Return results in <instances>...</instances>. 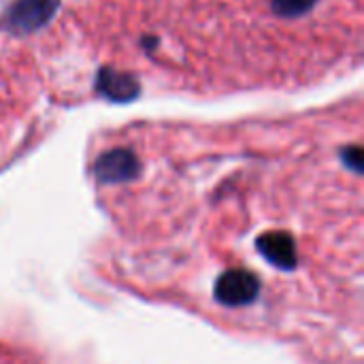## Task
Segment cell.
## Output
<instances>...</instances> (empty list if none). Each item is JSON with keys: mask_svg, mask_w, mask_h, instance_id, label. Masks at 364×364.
Masks as SVG:
<instances>
[{"mask_svg": "<svg viewBox=\"0 0 364 364\" xmlns=\"http://www.w3.org/2000/svg\"><path fill=\"white\" fill-rule=\"evenodd\" d=\"M60 0H15L4 11L0 26L15 36L32 34L45 28L58 13Z\"/></svg>", "mask_w": 364, "mask_h": 364, "instance_id": "cell-1", "label": "cell"}, {"mask_svg": "<svg viewBox=\"0 0 364 364\" xmlns=\"http://www.w3.org/2000/svg\"><path fill=\"white\" fill-rule=\"evenodd\" d=\"M260 292V282L245 269H232L220 275L215 284V299L228 307H241L252 303Z\"/></svg>", "mask_w": 364, "mask_h": 364, "instance_id": "cell-2", "label": "cell"}, {"mask_svg": "<svg viewBox=\"0 0 364 364\" xmlns=\"http://www.w3.org/2000/svg\"><path fill=\"white\" fill-rule=\"evenodd\" d=\"M141 173L139 158L134 156L132 149H111L105 151L96 162H94V175L100 183H126L132 181Z\"/></svg>", "mask_w": 364, "mask_h": 364, "instance_id": "cell-3", "label": "cell"}, {"mask_svg": "<svg viewBox=\"0 0 364 364\" xmlns=\"http://www.w3.org/2000/svg\"><path fill=\"white\" fill-rule=\"evenodd\" d=\"M96 90L100 96L113 102H130L141 94L139 79L130 73L105 66L96 75Z\"/></svg>", "mask_w": 364, "mask_h": 364, "instance_id": "cell-4", "label": "cell"}, {"mask_svg": "<svg viewBox=\"0 0 364 364\" xmlns=\"http://www.w3.org/2000/svg\"><path fill=\"white\" fill-rule=\"evenodd\" d=\"M256 245H258V252L273 267H279L284 271H292L296 267L299 258H296V245H294L292 235H288L284 230H273V232L258 237Z\"/></svg>", "mask_w": 364, "mask_h": 364, "instance_id": "cell-5", "label": "cell"}, {"mask_svg": "<svg viewBox=\"0 0 364 364\" xmlns=\"http://www.w3.org/2000/svg\"><path fill=\"white\" fill-rule=\"evenodd\" d=\"M318 0H273L271 2V9L275 15L279 17H299V15H305L309 13L314 6H316Z\"/></svg>", "mask_w": 364, "mask_h": 364, "instance_id": "cell-6", "label": "cell"}, {"mask_svg": "<svg viewBox=\"0 0 364 364\" xmlns=\"http://www.w3.org/2000/svg\"><path fill=\"white\" fill-rule=\"evenodd\" d=\"M341 160L346 162L348 168H352L354 173H363V149L358 145H352L348 149L341 151Z\"/></svg>", "mask_w": 364, "mask_h": 364, "instance_id": "cell-7", "label": "cell"}, {"mask_svg": "<svg viewBox=\"0 0 364 364\" xmlns=\"http://www.w3.org/2000/svg\"><path fill=\"white\" fill-rule=\"evenodd\" d=\"M141 43H143V45L147 47V51H151V49L156 47V43H158V41H156V38H151V36H145V38H143Z\"/></svg>", "mask_w": 364, "mask_h": 364, "instance_id": "cell-8", "label": "cell"}]
</instances>
